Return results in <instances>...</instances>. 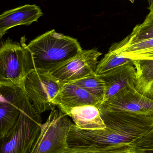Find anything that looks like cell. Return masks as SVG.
<instances>
[{
  "label": "cell",
  "instance_id": "cell-16",
  "mask_svg": "<svg viewBox=\"0 0 153 153\" xmlns=\"http://www.w3.org/2000/svg\"><path fill=\"white\" fill-rule=\"evenodd\" d=\"M132 63L131 59L109 49L108 53L99 62L95 74L101 75L122 65Z\"/></svg>",
  "mask_w": 153,
  "mask_h": 153
},
{
  "label": "cell",
  "instance_id": "cell-13",
  "mask_svg": "<svg viewBox=\"0 0 153 153\" xmlns=\"http://www.w3.org/2000/svg\"><path fill=\"white\" fill-rule=\"evenodd\" d=\"M67 116L79 128L87 130L104 129L106 126L98 107L93 105L74 108Z\"/></svg>",
  "mask_w": 153,
  "mask_h": 153
},
{
  "label": "cell",
  "instance_id": "cell-11",
  "mask_svg": "<svg viewBox=\"0 0 153 153\" xmlns=\"http://www.w3.org/2000/svg\"><path fill=\"white\" fill-rule=\"evenodd\" d=\"M43 15L41 9L35 4H25L4 12L0 15V37L10 29L20 25L28 26Z\"/></svg>",
  "mask_w": 153,
  "mask_h": 153
},
{
  "label": "cell",
  "instance_id": "cell-5",
  "mask_svg": "<svg viewBox=\"0 0 153 153\" xmlns=\"http://www.w3.org/2000/svg\"><path fill=\"white\" fill-rule=\"evenodd\" d=\"M72 122L60 110L51 111L30 153H61L69 148L67 139Z\"/></svg>",
  "mask_w": 153,
  "mask_h": 153
},
{
  "label": "cell",
  "instance_id": "cell-6",
  "mask_svg": "<svg viewBox=\"0 0 153 153\" xmlns=\"http://www.w3.org/2000/svg\"><path fill=\"white\" fill-rule=\"evenodd\" d=\"M64 84L48 71L35 69L25 78L23 88L38 114L55 108L54 99Z\"/></svg>",
  "mask_w": 153,
  "mask_h": 153
},
{
  "label": "cell",
  "instance_id": "cell-22",
  "mask_svg": "<svg viewBox=\"0 0 153 153\" xmlns=\"http://www.w3.org/2000/svg\"><path fill=\"white\" fill-rule=\"evenodd\" d=\"M149 4V7L148 8L150 10L153 9V0H147Z\"/></svg>",
  "mask_w": 153,
  "mask_h": 153
},
{
  "label": "cell",
  "instance_id": "cell-15",
  "mask_svg": "<svg viewBox=\"0 0 153 153\" xmlns=\"http://www.w3.org/2000/svg\"><path fill=\"white\" fill-rule=\"evenodd\" d=\"M109 49L132 60L139 56L153 53V38L132 42L122 40L113 44Z\"/></svg>",
  "mask_w": 153,
  "mask_h": 153
},
{
  "label": "cell",
  "instance_id": "cell-4",
  "mask_svg": "<svg viewBox=\"0 0 153 153\" xmlns=\"http://www.w3.org/2000/svg\"><path fill=\"white\" fill-rule=\"evenodd\" d=\"M35 70L25 38L20 43L10 39L2 43L0 48V85L23 88L25 78Z\"/></svg>",
  "mask_w": 153,
  "mask_h": 153
},
{
  "label": "cell",
  "instance_id": "cell-23",
  "mask_svg": "<svg viewBox=\"0 0 153 153\" xmlns=\"http://www.w3.org/2000/svg\"><path fill=\"white\" fill-rule=\"evenodd\" d=\"M129 1H130L131 3H134V2L135 0H129Z\"/></svg>",
  "mask_w": 153,
  "mask_h": 153
},
{
  "label": "cell",
  "instance_id": "cell-14",
  "mask_svg": "<svg viewBox=\"0 0 153 153\" xmlns=\"http://www.w3.org/2000/svg\"><path fill=\"white\" fill-rule=\"evenodd\" d=\"M132 61L136 71V89L145 96L153 100V57L149 60Z\"/></svg>",
  "mask_w": 153,
  "mask_h": 153
},
{
  "label": "cell",
  "instance_id": "cell-24",
  "mask_svg": "<svg viewBox=\"0 0 153 153\" xmlns=\"http://www.w3.org/2000/svg\"><path fill=\"white\" fill-rule=\"evenodd\" d=\"M150 13H153V9H152V10H150Z\"/></svg>",
  "mask_w": 153,
  "mask_h": 153
},
{
  "label": "cell",
  "instance_id": "cell-2",
  "mask_svg": "<svg viewBox=\"0 0 153 153\" xmlns=\"http://www.w3.org/2000/svg\"><path fill=\"white\" fill-rule=\"evenodd\" d=\"M27 46L35 69L48 72L83 50L77 39L57 32L54 29L37 37Z\"/></svg>",
  "mask_w": 153,
  "mask_h": 153
},
{
  "label": "cell",
  "instance_id": "cell-7",
  "mask_svg": "<svg viewBox=\"0 0 153 153\" xmlns=\"http://www.w3.org/2000/svg\"><path fill=\"white\" fill-rule=\"evenodd\" d=\"M102 53L96 48L82 50L74 57L49 72L64 84L95 74L98 59Z\"/></svg>",
  "mask_w": 153,
  "mask_h": 153
},
{
  "label": "cell",
  "instance_id": "cell-21",
  "mask_svg": "<svg viewBox=\"0 0 153 153\" xmlns=\"http://www.w3.org/2000/svg\"><path fill=\"white\" fill-rule=\"evenodd\" d=\"M141 25L143 26H153V13H150L146 16L144 21Z\"/></svg>",
  "mask_w": 153,
  "mask_h": 153
},
{
  "label": "cell",
  "instance_id": "cell-18",
  "mask_svg": "<svg viewBox=\"0 0 153 153\" xmlns=\"http://www.w3.org/2000/svg\"><path fill=\"white\" fill-rule=\"evenodd\" d=\"M61 153H134L132 146L122 145L102 149L69 148Z\"/></svg>",
  "mask_w": 153,
  "mask_h": 153
},
{
  "label": "cell",
  "instance_id": "cell-9",
  "mask_svg": "<svg viewBox=\"0 0 153 153\" xmlns=\"http://www.w3.org/2000/svg\"><path fill=\"white\" fill-rule=\"evenodd\" d=\"M26 94L20 86L0 85V138L10 131L17 121Z\"/></svg>",
  "mask_w": 153,
  "mask_h": 153
},
{
  "label": "cell",
  "instance_id": "cell-20",
  "mask_svg": "<svg viewBox=\"0 0 153 153\" xmlns=\"http://www.w3.org/2000/svg\"><path fill=\"white\" fill-rule=\"evenodd\" d=\"M134 153H153V128L144 136L132 145Z\"/></svg>",
  "mask_w": 153,
  "mask_h": 153
},
{
  "label": "cell",
  "instance_id": "cell-19",
  "mask_svg": "<svg viewBox=\"0 0 153 153\" xmlns=\"http://www.w3.org/2000/svg\"><path fill=\"white\" fill-rule=\"evenodd\" d=\"M153 38V26L137 25L129 35L123 39L125 42H132Z\"/></svg>",
  "mask_w": 153,
  "mask_h": 153
},
{
  "label": "cell",
  "instance_id": "cell-12",
  "mask_svg": "<svg viewBox=\"0 0 153 153\" xmlns=\"http://www.w3.org/2000/svg\"><path fill=\"white\" fill-rule=\"evenodd\" d=\"M136 72L135 68L132 63L122 65L99 75L103 80L105 85V93L102 103L116 95L130 83L135 84Z\"/></svg>",
  "mask_w": 153,
  "mask_h": 153
},
{
  "label": "cell",
  "instance_id": "cell-10",
  "mask_svg": "<svg viewBox=\"0 0 153 153\" xmlns=\"http://www.w3.org/2000/svg\"><path fill=\"white\" fill-rule=\"evenodd\" d=\"M54 102L59 110L66 115L76 107L93 105L99 108L102 104L98 98L81 87L71 83L63 85Z\"/></svg>",
  "mask_w": 153,
  "mask_h": 153
},
{
  "label": "cell",
  "instance_id": "cell-3",
  "mask_svg": "<svg viewBox=\"0 0 153 153\" xmlns=\"http://www.w3.org/2000/svg\"><path fill=\"white\" fill-rule=\"evenodd\" d=\"M42 125L40 114L26 94L17 121L10 131L0 138V153H30Z\"/></svg>",
  "mask_w": 153,
  "mask_h": 153
},
{
  "label": "cell",
  "instance_id": "cell-8",
  "mask_svg": "<svg viewBox=\"0 0 153 153\" xmlns=\"http://www.w3.org/2000/svg\"><path fill=\"white\" fill-rule=\"evenodd\" d=\"M99 108L110 111H126L153 117V100L136 89L134 84H128Z\"/></svg>",
  "mask_w": 153,
  "mask_h": 153
},
{
  "label": "cell",
  "instance_id": "cell-1",
  "mask_svg": "<svg viewBox=\"0 0 153 153\" xmlns=\"http://www.w3.org/2000/svg\"><path fill=\"white\" fill-rule=\"evenodd\" d=\"M99 108L106 128L87 130L72 123L67 139L69 147L102 149L122 145L132 146L153 128L152 116Z\"/></svg>",
  "mask_w": 153,
  "mask_h": 153
},
{
  "label": "cell",
  "instance_id": "cell-17",
  "mask_svg": "<svg viewBox=\"0 0 153 153\" xmlns=\"http://www.w3.org/2000/svg\"><path fill=\"white\" fill-rule=\"evenodd\" d=\"M70 83L81 87L99 99L102 103L105 93V85L103 80L99 75L95 74Z\"/></svg>",
  "mask_w": 153,
  "mask_h": 153
}]
</instances>
